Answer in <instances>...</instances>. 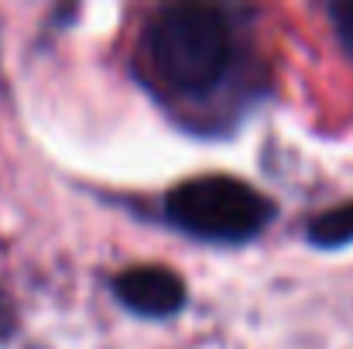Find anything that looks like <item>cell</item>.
Instances as JSON below:
<instances>
[{
	"mask_svg": "<svg viewBox=\"0 0 353 349\" xmlns=\"http://www.w3.org/2000/svg\"><path fill=\"white\" fill-rule=\"evenodd\" d=\"M144 55L168 89L182 96L210 93L234 55L230 21L206 3L161 7L144 28Z\"/></svg>",
	"mask_w": 353,
	"mask_h": 349,
	"instance_id": "1",
	"label": "cell"
},
{
	"mask_svg": "<svg viewBox=\"0 0 353 349\" xmlns=\"http://www.w3.org/2000/svg\"><path fill=\"white\" fill-rule=\"evenodd\" d=\"M165 216L196 240L247 243L271 223L274 202L234 175H196L168 189Z\"/></svg>",
	"mask_w": 353,
	"mask_h": 349,
	"instance_id": "2",
	"label": "cell"
},
{
	"mask_svg": "<svg viewBox=\"0 0 353 349\" xmlns=\"http://www.w3.org/2000/svg\"><path fill=\"white\" fill-rule=\"evenodd\" d=\"M114 295L123 308L144 319H168L185 305V281L161 264L127 267L114 281Z\"/></svg>",
	"mask_w": 353,
	"mask_h": 349,
	"instance_id": "3",
	"label": "cell"
},
{
	"mask_svg": "<svg viewBox=\"0 0 353 349\" xmlns=\"http://www.w3.org/2000/svg\"><path fill=\"white\" fill-rule=\"evenodd\" d=\"M309 243L323 246V250H336V246H347L353 243V199L336 206V209H326L319 213L312 223H309Z\"/></svg>",
	"mask_w": 353,
	"mask_h": 349,
	"instance_id": "4",
	"label": "cell"
},
{
	"mask_svg": "<svg viewBox=\"0 0 353 349\" xmlns=\"http://www.w3.org/2000/svg\"><path fill=\"white\" fill-rule=\"evenodd\" d=\"M330 17H333V28H336L340 45L353 55V3H333L330 7Z\"/></svg>",
	"mask_w": 353,
	"mask_h": 349,
	"instance_id": "5",
	"label": "cell"
}]
</instances>
